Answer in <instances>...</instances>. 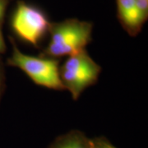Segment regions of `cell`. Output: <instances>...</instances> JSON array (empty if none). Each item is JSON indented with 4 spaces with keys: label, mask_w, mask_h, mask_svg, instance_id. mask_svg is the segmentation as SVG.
Instances as JSON below:
<instances>
[{
    "label": "cell",
    "mask_w": 148,
    "mask_h": 148,
    "mask_svg": "<svg viewBox=\"0 0 148 148\" xmlns=\"http://www.w3.org/2000/svg\"><path fill=\"white\" fill-rule=\"evenodd\" d=\"M50 40L40 57L57 58L70 56L86 49L91 40L92 25L71 19L50 25Z\"/></svg>",
    "instance_id": "1"
},
{
    "label": "cell",
    "mask_w": 148,
    "mask_h": 148,
    "mask_svg": "<svg viewBox=\"0 0 148 148\" xmlns=\"http://www.w3.org/2000/svg\"><path fill=\"white\" fill-rule=\"evenodd\" d=\"M48 148H91L90 139L79 130H72L55 138Z\"/></svg>",
    "instance_id": "6"
},
{
    "label": "cell",
    "mask_w": 148,
    "mask_h": 148,
    "mask_svg": "<svg viewBox=\"0 0 148 148\" xmlns=\"http://www.w3.org/2000/svg\"><path fill=\"white\" fill-rule=\"evenodd\" d=\"M118 12L122 24L127 32L134 36L143 25L138 15L135 0H117Z\"/></svg>",
    "instance_id": "5"
},
{
    "label": "cell",
    "mask_w": 148,
    "mask_h": 148,
    "mask_svg": "<svg viewBox=\"0 0 148 148\" xmlns=\"http://www.w3.org/2000/svg\"><path fill=\"white\" fill-rule=\"evenodd\" d=\"M12 27L19 38L37 47L49 32L50 23L40 9L19 2L12 17Z\"/></svg>",
    "instance_id": "4"
},
{
    "label": "cell",
    "mask_w": 148,
    "mask_h": 148,
    "mask_svg": "<svg viewBox=\"0 0 148 148\" xmlns=\"http://www.w3.org/2000/svg\"><path fill=\"white\" fill-rule=\"evenodd\" d=\"M12 53L8 58L9 66L21 69L34 83L49 89L65 90L59 74V60L25 54L12 41Z\"/></svg>",
    "instance_id": "2"
},
{
    "label": "cell",
    "mask_w": 148,
    "mask_h": 148,
    "mask_svg": "<svg viewBox=\"0 0 148 148\" xmlns=\"http://www.w3.org/2000/svg\"><path fill=\"white\" fill-rule=\"evenodd\" d=\"M4 89H5V73H4V69L2 61L0 59V100L4 91Z\"/></svg>",
    "instance_id": "9"
},
{
    "label": "cell",
    "mask_w": 148,
    "mask_h": 148,
    "mask_svg": "<svg viewBox=\"0 0 148 148\" xmlns=\"http://www.w3.org/2000/svg\"><path fill=\"white\" fill-rule=\"evenodd\" d=\"M91 148H116L112 143L104 137L90 139Z\"/></svg>",
    "instance_id": "8"
},
{
    "label": "cell",
    "mask_w": 148,
    "mask_h": 148,
    "mask_svg": "<svg viewBox=\"0 0 148 148\" xmlns=\"http://www.w3.org/2000/svg\"><path fill=\"white\" fill-rule=\"evenodd\" d=\"M101 72V66L90 58L86 49L70 55L59 69L64 88L71 93L75 101L86 88L98 81Z\"/></svg>",
    "instance_id": "3"
},
{
    "label": "cell",
    "mask_w": 148,
    "mask_h": 148,
    "mask_svg": "<svg viewBox=\"0 0 148 148\" xmlns=\"http://www.w3.org/2000/svg\"><path fill=\"white\" fill-rule=\"evenodd\" d=\"M6 50V45L4 42V40H3V34L2 32L0 30V53H3L5 52Z\"/></svg>",
    "instance_id": "11"
},
{
    "label": "cell",
    "mask_w": 148,
    "mask_h": 148,
    "mask_svg": "<svg viewBox=\"0 0 148 148\" xmlns=\"http://www.w3.org/2000/svg\"><path fill=\"white\" fill-rule=\"evenodd\" d=\"M7 2L6 0H0V22L2 21L4 15V12L6 9Z\"/></svg>",
    "instance_id": "10"
},
{
    "label": "cell",
    "mask_w": 148,
    "mask_h": 148,
    "mask_svg": "<svg viewBox=\"0 0 148 148\" xmlns=\"http://www.w3.org/2000/svg\"><path fill=\"white\" fill-rule=\"evenodd\" d=\"M135 3L139 17L144 23L148 15V0H135Z\"/></svg>",
    "instance_id": "7"
}]
</instances>
